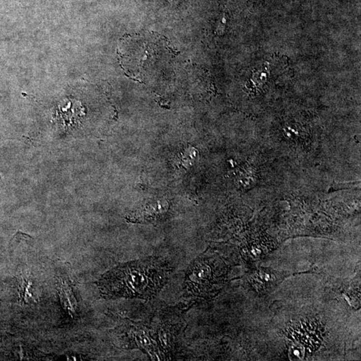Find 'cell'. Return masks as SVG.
Instances as JSON below:
<instances>
[{
    "label": "cell",
    "instance_id": "cell-1",
    "mask_svg": "<svg viewBox=\"0 0 361 361\" xmlns=\"http://www.w3.org/2000/svg\"><path fill=\"white\" fill-rule=\"evenodd\" d=\"M171 272L169 263L151 258L120 265L98 282L100 293L108 298H150L160 292Z\"/></svg>",
    "mask_w": 361,
    "mask_h": 361
}]
</instances>
